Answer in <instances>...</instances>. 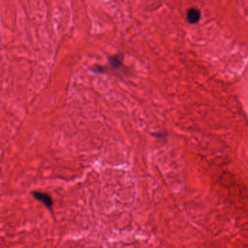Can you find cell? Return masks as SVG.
I'll list each match as a JSON object with an SVG mask.
<instances>
[{
  "label": "cell",
  "instance_id": "cell-1",
  "mask_svg": "<svg viewBox=\"0 0 248 248\" xmlns=\"http://www.w3.org/2000/svg\"><path fill=\"white\" fill-rule=\"evenodd\" d=\"M33 196L35 199L43 203L48 209H52L54 203L50 195L44 192H33Z\"/></svg>",
  "mask_w": 248,
  "mask_h": 248
},
{
  "label": "cell",
  "instance_id": "cell-2",
  "mask_svg": "<svg viewBox=\"0 0 248 248\" xmlns=\"http://www.w3.org/2000/svg\"><path fill=\"white\" fill-rule=\"evenodd\" d=\"M124 56L122 54L113 55L109 58V63L111 65L112 68L114 69H119L123 65Z\"/></svg>",
  "mask_w": 248,
  "mask_h": 248
},
{
  "label": "cell",
  "instance_id": "cell-3",
  "mask_svg": "<svg viewBox=\"0 0 248 248\" xmlns=\"http://www.w3.org/2000/svg\"><path fill=\"white\" fill-rule=\"evenodd\" d=\"M201 18V12L196 8L189 9L187 13V20L189 23H196Z\"/></svg>",
  "mask_w": 248,
  "mask_h": 248
},
{
  "label": "cell",
  "instance_id": "cell-4",
  "mask_svg": "<svg viewBox=\"0 0 248 248\" xmlns=\"http://www.w3.org/2000/svg\"><path fill=\"white\" fill-rule=\"evenodd\" d=\"M153 136L154 137H157V138L159 139H165V137H167V134L165 132H157L156 134H153Z\"/></svg>",
  "mask_w": 248,
  "mask_h": 248
}]
</instances>
